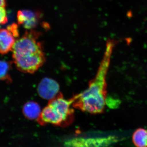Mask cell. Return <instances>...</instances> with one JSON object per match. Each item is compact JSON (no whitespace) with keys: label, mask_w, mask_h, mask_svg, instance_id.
I'll return each mask as SVG.
<instances>
[{"label":"cell","mask_w":147,"mask_h":147,"mask_svg":"<svg viewBox=\"0 0 147 147\" xmlns=\"http://www.w3.org/2000/svg\"><path fill=\"white\" fill-rule=\"evenodd\" d=\"M116 43L113 40L107 41L103 58L94 78L90 81L86 89L73 96L74 108L92 114L104 112L107 98L106 76Z\"/></svg>","instance_id":"1"},{"label":"cell","mask_w":147,"mask_h":147,"mask_svg":"<svg viewBox=\"0 0 147 147\" xmlns=\"http://www.w3.org/2000/svg\"><path fill=\"white\" fill-rule=\"evenodd\" d=\"M40 35L39 32L30 30L15 41L12 58L16 67L21 72L34 73L45 63L43 47L38 40Z\"/></svg>","instance_id":"2"},{"label":"cell","mask_w":147,"mask_h":147,"mask_svg":"<svg viewBox=\"0 0 147 147\" xmlns=\"http://www.w3.org/2000/svg\"><path fill=\"white\" fill-rule=\"evenodd\" d=\"M74 101L73 96L65 99L60 92L49 100L37 121L42 125L48 123L60 126L69 125L74 119V110L71 108Z\"/></svg>","instance_id":"3"},{"label":"cell","mask_w":147,"mask_h":147,"mask_svg":"<svg viewBox=\"0 0 147 147\" xmlns=\"http://www.w3.org/2000/svg\"><path fill=\"white\" fill-rule=\"evenodd\" d=\"M119 138L115 135L106 137L85 139H76L72 141L75 147H109L119 142Z\"/></svg>","instance_id":"4"},{"label":"cell","mask_w":147,"mask_h":147,"mask_svg":"<svg viewBox=\"0 0 147 147\" xmlns=\"http://www.w3.org/2000/svg\"><path fill=\"white\" fill-rule=\"evenodd\" d=\"M59 84L54 79L45 78L42 79L37 88L40 96L43 99L50 100L59 93Z\"/></svg>","instance_id":"5"},{"label":"cell","mask_w":147,"mask_h":147,"mask_svg":"<svg viewBox=\"0 0 147 147\" xmlns=\"http://www.w3.org/2000/svg\"><path fill=\"white\" fill-rule=\"evenodd\" d=\"M41 17V13L38 11L22 10L17 13L18 24L27 30H33L39 24Z\"/></svg>","instance_id":"6"},{"label":"cell","mask_w":147,"mask_h":147,"mask_svg":"<svg viewBox=\"0 0 147 147\" xmlns=\"http://www.w3.org/2000/svg\"><path fill=\"white\" fill-rule=\"evenodd\" d=\"M15 38L8 30L0 29V54L5 55L12 51Z\"/></svg>","instance_id":"7"},{"label":"cell","mask_w":147,"mask_h":147,"mask_svg":"<svg viewBox=\"0 0 147 147\" xmlns=\"http://www.w3.org/2000/svg\"><path fill=\"white\" fill-rule=\"evenodd\" d=\"M41 111L39 104L34 101H28L23 106V114L26 118L31 120H37Z\"/></svg>","instance_id":"8"},{"label":"cell","mask_w":147,"mask_h":147,"mask_svg":"<svg viewBox=\"0 0 147 147\" xmlns=\"http://www.w3.org/2000/svg\"><path fill=\"white\" fill-rule=\"evenodd\" d=\"M132 142L136 147H147V130L139 128L134 131Z\"/></svg>","instance_id":"9"},{"label":"cell","mask_w":147,"mask_h":147,"mask_svg":"<svg viewBox=\"0 0 147 147\" xmlns=\"http://www.w3.org/2000/svg\"><path fill=\"white\" fill-rule=\"evenodd\" d=\"M11 68L10 63L0 60V81H6L9 83L11 82L9 74Z\"/></svg>","instance_id":"10"},{"label":"cell","mask_w":147,"mask_h":147,"mask_svg":"<svg viewBox=\"0 0 147 147\" xmlns=\"http://www.w3.org/2000/svg\"><path fill=\"white\" fill-rule=\"evenodd\" d=\"M8 21L7 12L5 7L0 6V25H4Z\"/></svg>","instance_id":"11"},{"label":"cell","mask_w":147,"mask_h":147,"mask_svg":"<svg viewBox=\"0 0 147 147\" xmlns=\"http://www.w3.org/2000/svg\"><path fill=\"white\" fill-rule=\"evenodd\" d=\"M7 29L12 33L15 38L19 36L18 26L16 24H13L9 25L7 27Z\"/></svg>","instance_id":"12"},{"label":"cell","mask_w":147,"mask_h":147,"mask_svg":"<svg viewBox=\"0 0 147 147\" xmlns=\"http://www.w3.org/2000/svg\"><path fill=\"white\" fill-rule=\"evenodd\" d=\"M6 6V0H0V6L5 7Z\"/></svg>","instance_id":"13"}]
</instances>
